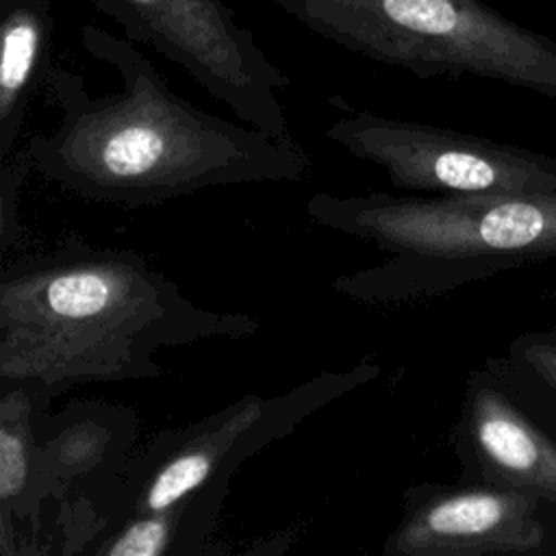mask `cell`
<instances>
[{"label":"cell","mask_w":556,"mask_h":556,"mask_svg":"<svg viewBox=\"0 0 556 556\" xmlns=\"http://www.w3.org/2000/svg\"><path fill=\"white\" fill-rule=\"evenodd\" d=\"M80 37L122 85L93 96L83 76L50 70L46 85L59 122L26 141L46 180L91 202L135 208L213 187L291 182L308 174L295 137H274L198 109L169 89L128 37L100 26H83Z\"/></svg>","instance_id":"1"},{"label":"cell","mask_w":556,"mask_h":556,"mask_svg":"<svg viewBox=\"0 0 556 556\" xmlns=\"http://www.w3.org/2000/svg\"><path fill=\"white\" fill-rule=\"evenodd\" d=\"M258 328L248 313L195 304L139 252L78 237L0 271V384L46 402L85 382L156 378L161 350Z\"/></svg>","instance_id":"2"},{"label":"cell","mask_w":556,"mask_h":556,"mask_svg":"<svg viewBox=\"0 0 556 556\" xmlns=\"http://www.w3.org/2000/svg\"><path fill=\"white\" fill-rule=\"evenodd\" d=\"M328 230L363 239L389 258L337 276L332 291L365 304L443 295L521 265L556 258V191L523 195L330 193L306 200Z\"/></svg>","instance_id":"3"},{"label":"cell","mask_w":556,"mask_h":556,"mask_svg":"<svg viewBox=\"0 0 556 556\" xmlns=\"http://www.w3.org/2000/svg\"><path fill=\"white\" fill-rule=\"evenodd\" d=\"M378 374V363L361 361L274 397L243 395L200 421L156 434L100 497L54 513V554H87L106 528L128 515L165 510L206 486H228L241 463Z\"/></svg>","instance_id":"4"},{"label":"cell","mask_w":556,"mask_h":556,"mask_svg":"<svg viewBox=\"0 0 556 556\" xmlns=\"http://www.w3.org/2000/svg\"><path fill=\"white\" fill-rule=\"evenodd\" d=\"M311 33L419 78L478 76L556 100V41L482 0H269Z\"/></svg>","instance_id":"5"},{"label":"cell","mask_w":556,"mask_h":556,"mask_svg":"<svg viewBox=\"0 0 556 556\" xmlns=\"http://www.w3.org/2000/svg\"><path fill=\"white\" fill-rule=\"evenodd\" d=\"M124 35L182 67L243 124L293 137L280 102L291 78L235 20L224 0H83Z\"/></svg>","instance_id":"6"},{"label":"cell","mask_w":556,"mask_h":556,"mask_svg":"<svg viewBox=\"0 0 556 556\" xmlns=\"http://www.w3.org/2000/svg\"><path fill=\"white\" fill-rule=\"evenodd\" d=\"M326 137L378 165L400 191L523 195L556 191V156L424 122L350 109Z\"/></svg>","instance_id":"7"},{"label":"cell","mask_w":556,"mask_h":556,"mask_svg":"<svg viewBox=\"0 0 556 556\" xmlns=\"http://www.w3.org/2000/svg\"><path fill=\"white\" fill-rule=\"evenodd\" d=\"M543 504L530 495L478 484H410L402 515L382 545L384 556L526 554L545 543Z\"/></svg>","instance_id":"8"},{"label":"cell","mask_w":556,"mask_h":556,"mask_svg":"<svg viewBox=\"0 0 556 556\" xmlns=\"http://www.w3.org/2000/svg\"><path fill=\"white\" fill-rule=\"evenodd\" d=\"M452 445L458 480L556 504V439L515 397L493 361L467 378Z\"/></svg>","instance_id":"9"},{"label":"cell","mask_w":556,"mask_h":556,"mask_svg":"<svg viewBox=\"0 0 556 556\" xmlns=\"http://www.w3.org/2000/svg\"><path fill=\"white\" fill-rule=\"evenodd\" d=\"M137 415L119 404L74 400L59 413L35 415L41 493L56 510L83 506L111 489L130 460Z\"/></svg>","instance_id":"10"},{"label":"cell","mask_w":556,"mask_h":556,"mask_svg":"<svg viewBox=\"0 0 556 556\" xmlns=\"http://www.w3.org/2000/svg\"><path fill=\"white\" fill-rule=\"evenodd\" d=\"M0 554H37L48 502L35 454V415L48 402L24 384H0Z\"/></svg>","instance_id":"11"},{"label":"cell","mask_w":556,"mask_h":556,"mask_svg":"<svg viewBox=\"0 0 556 556\" xmlns=\"http://www.w3.org/2000/svg\"><path fill=\"white\" fill-rule=\"evenodd\" d=\"M52 0H0V163L15 150L35 89L52 70Z\"/></svg>","instance_id":"12"},{"label":"cell","mask_w":556,"mask_h":556,"mask_svg":"<svg viewBox=\"0 0 556 556\" xmlns=\"http://www.w3.org/2000/svg\"><path fill=\"white\" fill-rule=\"evenodd\" d=\"M217 515L200 493L154 513L128 515L106 528L89 547L93 556H169L198 554L213 534Z\"/></svg>","instance_id":"13"},{"label":"cell","mask_w":556,"mask_h":556,"mask_svg":"<svg viewBox=\"0 0 556 556\" xmlns=\"http://www.w3.org/2000/svg\"><path fill=\"white\" fill-rule=\"evenodd\" d=\"M493 365L526 410L556 439V328L519 334Z\"/></svg>","instance_id":"14"},{"label":"cell","mask_w":556,"mask_h":556,"mask_svg":"<svg viewBox=\"0 0 556 556\" xmlns=\"http://www.w3.org/2000/svg\"><path fill=\"white\" fill-rule=\"evenodd\" d=\"M33 167L30 152L26 143L20 150H13L0 167V243L2 250L7 252L13 241L17 239V195L20 187L26 180L28 172Z\"/></svg>","instance_id":"15"}]
</instances>
